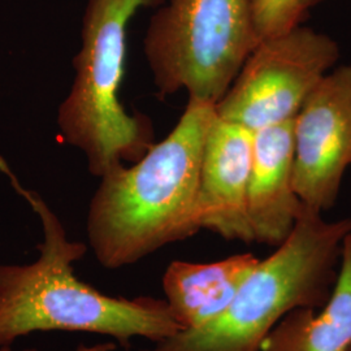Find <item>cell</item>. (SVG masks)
<instances>
[{"label":"cell","mask_w":351,"mask_h":351,"mask_svg":"<svg viewBox=\"0 0 351 351\" xmlns=\"http://www.w3.org/2000/svg\"><path fill=\"white\" fill-rule=\"evenodd\" d=\"M216 117L215 104L189 99L173 130L130 168L101 176L88 206V245L107 269L136 264L201 230L202 155Z\"/></svg>","instance_id":"6da1fadb"},{"label":"cell","mask_w":351,"mask_h":351,"mask_svg":"<svg viewBox=\"0 0 351 351\" xmlns=\"http://www.w3.org/2000/svg\"><path fill=\"white\" fill-rule=\"evenodd\" d=\"M0 171L39 216L43 230L36 262L0 265V349L34 332L97 333L128 348L136 337L156 343L182 330L165 300L114 298L75 277L73 264L86 245L68 239L50 206L24 188L1 158Z\"/></svg>","instance_id":"7a4b0ae2"},{"label":"cell","mask_w":351,"mask_h":351,"mask_svg":"<svg viewBox=\"0 0 351 351\" xmlns=\"http://www.w3.org/2000/svg\"><path fill=\"white\" fill-rule=\"evenodd\" d=\"M350 233L351 216L328 221L303 204L288 237L259 259L223 314L145 351H261L265 337L289 313L317 310L328 301L342 243Z\"/></svg>","instance_id":"3957f363"},{"label":"cell","mask_w":351,"mask_h":351,"mask_svg":"<svg viewBox=\"0 0 351 351\" xmlns=\"http://www.w3.org/2000/svg\"><path fill=\"white\" fill-rule=\"evenodd\" d=\"M164 0H88L75 81L59 106L64 142L82 151L91 175L101 177L125 162L137 163L154 142L147 116L130 114L120 101L126 26L139 8Z\"/></svg>","instance_id":"277c9868"},{"label":"cell","mask_w":351,"mask_h":351,"mask_svg":"<svg viewBox=\"0 0 351 351\" xmlns=\"http://www.w3.org/2000/svg\"><path fill=\"white\" fill-rule=\"evenodd\" d=\"M259 43L250 0H169L151 17L145 55L160 95L216 104Z\"/></svg>","instance_id":"5b68a950"},{"label":"cell","mask_w":351,"mask_h":351,"mask_svg":"<svg viewBox=\"0 0 351 351\" xmlns=\"http://www.w3.org/2000/svg\"><path fill=\"white\" fill-rule=\"evenodd\" d=\"M339 58L336 40L307 26L261 39L215 104L216 116L252 133L291 121Z\"/></svg>","instance_id":"8992f818"},{"label":"cell","mask_w":351,"mask_h":351,"mask_svg":"<svg viewBox=\"0 0 351 351\" xmlns=\"http://www.w3.org/2000/svg\"><path fill=\"white\" fill-rule=\"evenodd\" d=\"M351 165V64L328 72L294 117L293 185L317 213L337 201Z\"/></svg>","instance_id":"52a82bcc"},{"label":"cell","mask_w":351,"mask_h":351,"mask_svg":"<svg viewBox=\"0 0 351 351\" xmlns=\"http://www.w3.org/2000/svg\"><path fill=\"white\" fill-rule=\"evenodd\" d=\"M251 159L252 132L216 116L202 155L201 229L229 241L254 242L247 213Z\"/></svg>","instance_id":"ba28073f"},{"label":"cell","mask_w":351,"mask_h":351,"mask_svg":"<svg viewBox=\"0 0 351 351\" xmlns=\"http://www.w3.org/2000/svg\"><path fill=\"white\" fill-rule=\"evenodd\" d=\"M294 120L252 133L247 213L254 242L278 246L302 211L293 185Z\"/></svg>","instance_id":"9c48e42d"},{"label":"cell","mask_w":351,"mask_h":351,"mask_svg":"<svg viewBox=\"0 0 351 351\" xmlns=\"http://www.w3.org/2000/svg\"><path fill=\"white\" fill-rule=\"evenodd\" d=\"M258 262L246 252L213 263L169 264L162 280L164 295L182 330L207 326L223 314Z\"/></svg>","instance_id":"30bf717a"},{"label":"cell","mask_w":351,"mask_h":351,"mask_svg":"<svg viewBox=\"0 0 351 351\" xmlns=\"http://www.w3.org/2000/svg\"><path fill=\"white\" fill-rule=\"evenodd\" d=\"M316 310L289 313L265 337L261 351H348L351 348V233L341 249L339 274L328 301Z\"/></svg>","instance_id":"8fae6325"},{"label":"cell","mask_w":351,"mask_h":351,"mask_svg":"<svg viewBox=\"0 0 351 351\" xmlns=\"http://www.w3.org/2000/svg\"><path fill=\"white\" fill-rule=\"evenodd\" d=\"M250 8L259 40L301 25L306 16L302 0H250Z\"/></svg>","instance_id":"7c38bea8"},{"label":"cell","mask_w":351,"mask_h":351,"mask_svg":"<svg viewBox=\"0 0 351 351\" xmlns=\"http://www.w3.org/2000/svg\"><path fill=\"white\" fill-rule=\"evenodd\" d=\"M117 346L116 343L110 341V342H101V343H95L91 346H80L75 351H116ZM0 351H12L11 348H3ZM24 351H37V350H24Z\"/></svg>","instance_id":"4fadbf2b"},{"label":"cell","mask_w":351,"mask_h":351,"mask_svg":"<svg viewBox=\"0 0 351 351\" xmlns=\"http://www.w3.org/2000/svg\"><path fill=\"white\" fill-rule=\"evenodd\" d=\"M323 1H326V0H302V8L304 12L307 13L311 8H314L315 5H317Z\"/></svg>","instance_id":"5bb4252c"},{"label":"cell","mask_w":351,"mask_h":351,"mask_svg":"<svg viewBox=\"0 0 351 351\" xmlns=\"http://www.w3.org/2000/svg\"><path fill=\"white\" fill-rule=\"evenodd\" d=\"M348 351H351V348H350V349H349V350H348Z\"/></svg>","instance_id":"9a60e30c"}]
</instances>
